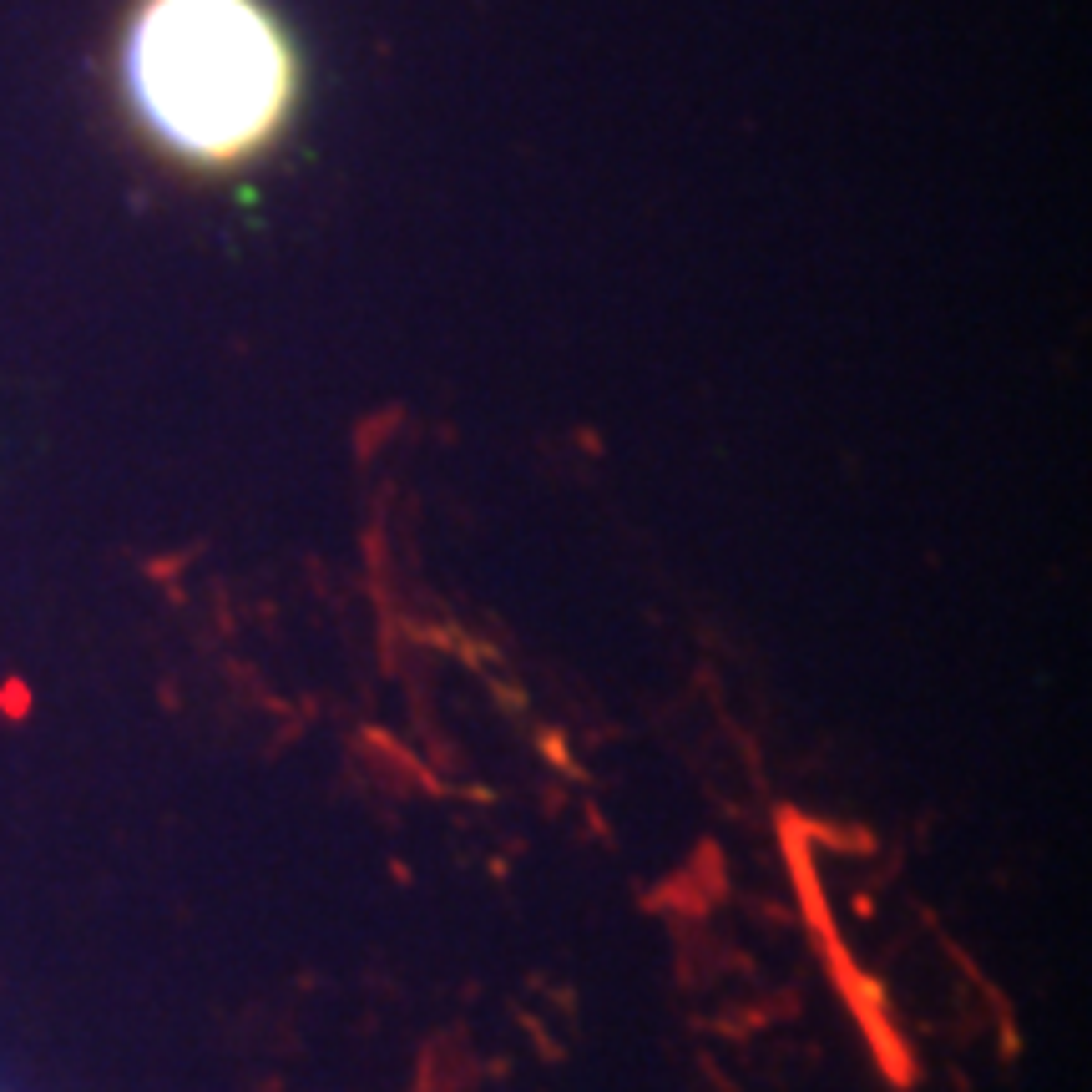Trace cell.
Masks as SVG:
<instances>
[{
	"label": "cell",
	"mask_w": 1092,
	"mask_h": 1092,
	"mask_svg": "<svg viewBox=\"0 0 1092 1092\" xmlns=\"http://www.w3.org/2000/svg\"><path fill=\"white\" fill-rule=\"evenodd\" d=\"M122 91L167 157L238 167L294 117L298 51L263 0H137Z\"/></svg>",
	"instance_id": "obj_1"
}]
</instances>
